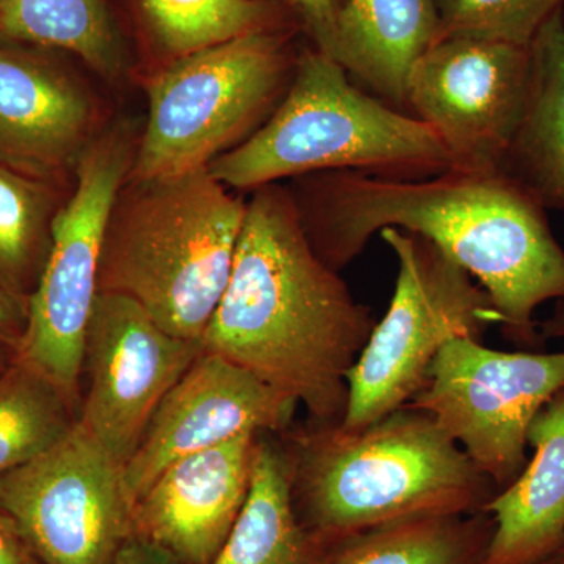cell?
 I'll return each instance as SVG.
<instances>
[{
  "label": "cell",
  "mask_w": 564,
  "mask_h": 564,
  "mask_svg": "<svg viewBox=\"0 0 564 564\" xmlns=\"http://www.w3.org/2000/svg\"><path fill=\"white\" fill-rule=\"evenodd\" d=\"M0 35L73 52L113 80L122 70V47L106 0H2Z\"/></svg>",
  "instance_id": "44dd1931"
},
{
  "label": "cell",
  "mask_w": 564,
  "mask_h": 564,
  "mask_svg": "<svg viewBox=\"0 0 564 564\" xmlns=\"http://www.w3.org/2000/svg\"><path fill=\"white\" fill-rule=\"evenodd\" d=\"M111 564H181L169 552L139 536L129 538L121 545Z\"/></svg>",
  "instance_id": "f1b7e54d"
},
{
  "label": "cell",
  "mask_w": 564,
  "mask_h": 564,
  "mask_svg": "<svg viewBox=\"0 0 564 564\" xmlns=\"http://www.w3.org/2000/svg\"><path fill=\"white\" fill-rule=\"evenodd\" d=\"M289 9L313 40L314 47L332 57L336 18L343 0H274Z\"/></svg>",
  "instance_id": "484cf974"
},
{
  "label": "cell",
  "mask_w": 564,
  "mask_h": 564,
  "mask_svg": "<svg viewBox=\"0 0 564 564\" xmlns=\"http://www.w3.org/2000/svg\"><path fill=\"white\" fill-rule=\"evenodd\" d=\"M492 533L486 511L402 519L344 538L323 564H481Z\"/></svg>",
  "instance_id": "ffe728a7"
},
{
  "label": "cell",
  "mask_w": 564,
  "mask_h": 564,
  "mask_svg": "<svg viewBox=\"0 0 564 564\" xmlns=\"http://www.w3.org/2000/svg\"><path fill=\"white\" fill-rule=\"evenodd\" d=\"M280 440L296 514L326 547L402 519L480 513L499 492L432 415L410 404L361 430L310 421Z\"/></svg>",
  "instance_id": "3957f363"
},
{
  "label": "cell",
  "mask_w": 564,
  "mask_h": 564,
  "mask_svg": "<svg viewBox=\"0 0 564 564\" xmlns=\"http://www.w3.org/2000/svg\"><path fill=\"white\" fill-rule=\"evenodd\" d=\"M258 436L243 434L166 466L133 505V536L181 564H209L247 500Z\"/></svg>",
  "instance_id": "5bb4252c"
},
{
  "label": "cell",
  "mask_w": 564,
  "mask_h": 564,
  "mask_svg": "<svg viewBox=\"0 0 564 564\" xmlns=\"http://www.w3.org/2000/svg\"><path fill=\"white\" fill-rule=\"evenodd\" d=\"M296 61L281 28L173 58L148 84V121L128 181L207 169L269 120Z\"/></svg>",
  "instance_id": "8992f818"
},
{
  "label": "cell",
  "mask_w": 564,
  "mask_h": 564,
  "mask_svg": "<svg viewBox=\"0 0 564 564\" xmlns=\"http://www.w3.org/2000/svg\"><path fill=\"white\" fill-rule=\"evenodd\" d=\"M380 237L399 263L395 291L348 373L344 430H361L410 403L445 345L481 343L500 325L485 289L436 245L399 228Z\"/></svg>",
  "instance_id": "52a82bcc"
},
{
  "label": "cell",
  "mask_w": 564,
  "mask_h": 564,
  "mask_svg": "<svg viewBox=\"0 0 564 564\" xmlns=\"http://www.w3.org/2000/svg\"><path fill=\"white\" fill-rule=\"evenodd\" d=\"M29 302L0 288V350L13 356L28 326Z\"/></svg>",
  "instance_id": "4316f807"
},
{
  "label": "cell",
  "mask_w": 564,
  "mask_h": 564,
  "mask_svg": "<svg viewBox=\"0 0 564 564\" xmlns=\"http://www.w3.org/2000/svg\"><path fill=\"white\" fill-rule=\"evenodd\" d=\"M137 140L129 124L96 135L62 204L47 261L29 299L17 359L46 378L79 414L85 336L99 293V263L111 206L131 172Z\"/></svg>",
  "instance_id": "ba28073f"
},
{
  "label": "cell",
  "mask_w": 564,
  "mask_h": 564,
  "mask_svg": "<svg viewBox=\"0 0 564 564\" xmlns=\"http://www.w3.org/2000/svg\"><path fill=\"white\" fill-rule=\"evenodd\" d=\"M247 202L209 170L128 181L104 232L99 293L128 296L199 343L231 274Z\"/></svg>",
  "instance_id": "277c9868"
},
{
  "label": "cell",
  "mask_w": 564,
  "mask_h": 564,
  "mask_svg": "<svg viewBox=\"0 0 564 564\" xmlns=\"http://www.w3.org/2000/svg\"><path fill=\"white\" fill-rule=\"evenodd\" d=\"M11 356L9 352H6L3 350H0V372H2L3 369H6L7 366H9Z\"/></svg>",
  "instance_id": "4dcf8cb0"
},
{
  "label": "cell",
  "mask_w": 564,
  "mask_h": 564,
  "mask_svg": "<svg viewBox=\"0 0 564 564\" xmlns=\"http://www.w3.org/2000/svg\"><path fill=\"white\" fill-rule=\"evenodd\" d=\"M543 564H564V547L558 552V554L552 556L551 560H547V562Z\"/></svg>",
  "instance_id": "1f68e13d"
},
{
  "label": "cell",
  "mask_w": 564,
  "mask_h": 564,
  "mask_svg": "<svg viewBox=\"0 0 564 564\" xmlns=\"http://www.w3.org/2000/svg\"><path fill=\"white\" fill-rule=\"evenodd\" d=\"M437 28L436 0H343L332 58L378 98L404 110L408 74L436 41Z\"/></svg>",
  "instance_id": "e0dca14e"
},
{
  "label": "cell",
  "mask_w": 564,
  "mask_h": 564,
  "mask_svg": "<svg viewBox=\"0 0 564 564\" xmlns=\"http://www.w3.org/2000/svg\"><path fill=\"white\" fill-rule=\"evenodd\" d=\"M543 340L560 339L564 340V300L556 302L554 314L545 318L544 322L538 323Z\"/></svg>",
  "instance_id": "f546056e"
},
{
  "label": "cell",
  "mask_w": 564,
  "mask_h": 564,
  "mask_svg": "<svg viewBox=\"0 0 564 564\" xmlns=\"http://www.w3.org/2000/svg\"><path fill=\"white\" fill-rule=\"evenodd\" d=\"M0 25H2V0H0Z\"/></svg>",
  "instance_id": "d6a6232c"
},
{
  "label": "cell",
  "mask_w": 564,
  "mask_h": 564,
  "mask_svg": "<svg viewBox=\"0 0 564 564\" xmlns=\"http://www.w3.org/2000/svg\"><path fill=\"white\" fill-rule=\"evenodd\" d=\"M502 173L545 210H564V10L530 44L524 110Z\"/></svg>",
  "instance_id": "ac0fdd59"
},
{
  "label": "cell",
  "mask_w": 564,
  "mask_h": 564,
  "mask_svg": "<svg viewBox=\"0 0 564 564\" xmlns=\"http://www.w3.org/2000/svg\"><path fill=\"white\" fill-rule=\"evenodd\" d=\"M452 169L430 126L356 87L343 65L315 47L300 55L269 120L207 166L237 191L321 172L422 180Z\"/></svg>",
  "instance_id": "5b68a950"
},
{
  "label": "cell",
  "mask_w": 564,
  "mask_h": 564,
  "mask_svg": "<svg viewBox=\"0 0 564 564\" xmlns=\"http://www.w3.org/2000/svg\"><path fill=\"white\" fill-rule=\"evenodd\" d=\"M0 510L41 564H111L132 536L122 466L77 421L0 477Z\"/></svg>",
  "instance_id": "30bf717a"
},
{
  "label": "cell",
  "mask_w": 564,
  "mask_h": 564,
  "mask_svg": "<svg viewBox=\"0 0 564 564\" xmlns=\"http://www.w3.org/2000/svg\"><path fill=\"white\" fill-rule=\"evenodd\" d=\"M62 204L55 184L0 163V288L3 291L29 302L47 261L52 226Z\"/></svg>",
  "instance_id": "7402d4cb"
},
{
  "label": "cell",
  "mask_w": 564,
  "mask_h": 564,
  "mask_svg": "<svg viewBox=\"0 0 564 564\" xmlns=\"http://www.w3.org/2000/svg\"><path fill=\"white\" fill-rule=\"evenodd\" d=\"M159 46L173 58L280 28L274 0H140Z\"/></svg>",
  "instance_id": "cb8c5ba5"
},
{
  "label": "cell",
  "mask_w": 564,
  "mask_h": 564,
  "mask_svg": "<svg viewBox=\"0 0 564 564\" xmlns=\"http://www.w3.org/2000/svg\"><path fill=\"white\" fill-rule=\"evenodd\" d=\"M288 188L307 240L336 272L386 228L419 234L485 289L510 343L543 347L534 311L564 300V250L544 207L507 174L452 169L403 180L343 170Z\"/></svg>",
  "instance_id": "6da1fadb"
},
{
  "label": "cell",
  "mask_w": 564,
  "mask_h": 564,
  "mask_svg": "<svg viewBox=\"0 0 564 564\" xmlns=\"http://www.w3.org/2000/svg\"><path fill=\"white\" fill-rule=\"evenodd\" d=\"M299 403L215 352L202 351L163 397L122 466L132 508L166 466L243 434H282Z\"/></svg>",
  "instance_id": "4fadbf2b"
},
{
  "label": "cell",
  "mask_w": 564,
  "mask_h": 564,
  "mask_svg": "<svg viewBox=\"0 0 564 564\" xmlns=\"http://www.w3.org/2000/svg\"><path fill=\"white\" fill-rule=\"evenodd\" d=\"M259 434L250 491L231 533L209 564H323L329 547L295 511L291 467L278 434Z\"/></svg>",
  "instance_id": "d6986e66"
},
{
  "label": "cell",
  "mask_w": 564,
  "mask_h": 564,
  "mask_svg": "<svg viewBox=\"0 0 564 564\" xmlns=\"http://www.w3.org/2000/svg\"><path fill=\"white\" fill-rule=\"evenodd\" d=\"M527 443L524 470L485 507L494 533L481 564H543L564 547V389L533 419Z\"/></svg>",
  "instance_id": "2e32d148"
},
{
  "label": "cell",
  "mask_w": 564,
  "mask_h": 564,
  "mask_svg": "<svg viewBox=\"0 0 564 564\" xmlns=\"http://www.w3.org/2000/svg\"><path fill=\"white\" fill-rule=\"evenodd\" d=\"M375 323L340 272L314 251L288 185L252 191L228 284L199 340L203 350L303 404L310 421L339 423L348 373Z\"/></svg>",
  "instance_id": "7a4b0ae2"
},
{
  "label": "cell",
  "mask_w": 564,
  "mask_h": 564,
  "mask_svg": "<svg viewBox=\"0 0 564 564\" xmlns=\"http://www.w3.org/2000/svg\"><path fill=\"white\" fill-rule=\"evenodd\" d=\"M0 564H41L17 525L0 510Z\"/></svg>",
  "instance_id": "83f0119b"
},
{
  "label": "cell",
  "mask_w": 564,
  "mask_h": 564,
  "mask_svg": "<svg viewBox=\"0 0 564 564\" xmlns=\"http://www.w3.org/2000/svg\"><path fill=\"white\" fill-rule=\"evenodd\" d=\"M564 389V350L500 351L455 339L434 359L410 406L425 411L499 491L524 470L527 434Z\"/></svg>",
  "instance_id": "9c48e42d"
},
{
  "label": "cell",
  "mask_w": 564,
  "mask_h": 564,
  "mask_svg": "<svg viewBox=\"0 0 564 564\" xmlns=\"http://www.w3.org/2000/svg\"><path fill=\"white\" fill-rule=\"evenodd\" d=\"M529 79L530 47L452 36L411 66L404 110L440 135L454 170L502 172Z\"/></svg>",
  "instance_id": "8fae6325"
},
{
  "label": "cell",
  "mask_w": 564,
  "mask_h": 564,
  "mask_svg": "<svg viewBox=\"0 0 564 564\" xmlns=\"http://www.w3.org/2000/svg\"><path fill=\"white\" fill-rule=\"evenodd\" d=\"M436 41L469 36L530 47L564 0H436Z\"/></svg>",
  "instance_id": "d4e9b609"
},
{
  "label": "cell",
  "mask_w": 564,
  "mask_h": 564,
  "mask_svg": "<svg viewBox=\"0 0 564 564\" xmlns=\"http://www.w3.org/2000/svg\"><path fill=\"white\" fill-rule=\"evenodd\" d=\"M202 343L163 329L139 303L98 293L85 336L77 422L124 466L163 397L202 355Z\"/></svg>",
  "instance_id": "7c38bea8"
},
{
  "label": "cell",
  "mask_w": 564,
  "mask_h": 564,
  "mask_svg": "<svg viewBox=\"0 0 564 564\" xmlns=\"http://www.w3.org/2000/svg\"><path fill=\"white\" fill-rule=\"evenodd\" d=\"M87 90L54 63L0 47V163L57 184L95 139Z\"/></svg>",
  "instance_id": "9a60e30c"
},
{
  "label": "cell",
  "mask_w": 564,
  "mask_h": 564,
  "mask_svg": "<svg viewBox=\"0 0 564 564\" xmlns=\"http://www.w3.org/2000/svg\"><path fill=\"white\" fill-rule=\"evenodd\" d=\"M76 421L54 384L11 358L0 372V477L43 454Z\"/></svg>",
  "instance_id": "603a6c76"
}]
</instances>
